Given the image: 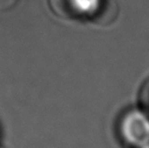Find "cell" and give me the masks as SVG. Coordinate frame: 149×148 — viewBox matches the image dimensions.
<instances>
[{
    "label": "cell",
    "instance_id": "cell-1",
    "mask_svg": "<svg viewBox=\"0 0 149 148\" xmlns=\"http://www.w3.org/2000/svg\"><path fill=\"white\" fill-rule=\"evenodd\" d=\"M50 8L63 18H79L96 16L100 8V0H49Z\"/></svg>",
    "mask_w": 149,
    "mask_h": 148
},
{
    "label": "cell",
    "instance_id": "cell-2",
    "mask_svg": "<svg viewBox=\"0 0 149 148\" xmlns=\"http://www.w3.org/2000/svg\"><path fill=\"white\" fill-rule=\"evenodd\" d=\"M17 0H0V11H5L12 8Z\"/></svg>",
    "mask_w": 149,
    "mask_h": 148
}]
</instances>
